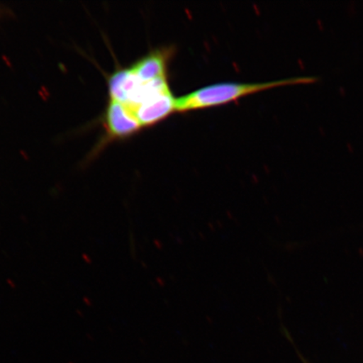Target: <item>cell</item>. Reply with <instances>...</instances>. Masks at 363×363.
Listing matches in <instances>:
<instances>
[{
  "label": "cell",
  "instance_id": "obj_3",
  "mask_svg": "<svg viewBox=\"0 0 363 363\" xmlns=\"http://www.w3.org/2000/svg\"><path fill=\"white\" fill-rule=\"evenodd\" d=\"M176 99L170 91L140 104L130 113L144 128L157 123L176 111Z\"/></svg>",
  "mask_w": 363,
  "mask_h": 363
},
{
  "label": "cell",
  "instance_id": "obj_4",
  "mask_svg": "<svg viewBox=\"0 0 363 363\" xmlns=\"http://www.w3.org/2000/svg\"><path fill=\"white\" fill-rule=\"evenodd\" d=\"M169 50H156L147 56L140 58L130 68L139 79L143 81H152L167 76Z\"/></svg>",
  "mask_w": 363,
  "mask_h": 363
},
{
  "label": "cell",
  "instance_id": "obj_1",
  "mask_svg": "<svg viewBox=\"0 0 363 363\" xmlns=\"http://www.w3.org/2000/svg\"><path fill=\"white\" fill-rule=\"evenodd\" d=\"M314 77H303L262 84L223 83L208 86L176 99V111L184 112L198 108L220 106L246 95L280 86L311 83Z\"/></svg>",
  "mask_w": 363,
  "mask_h": 363
},
{
  "label": "cell",
  "instance_id": "obj_2",
  "mask_svg": "<svg viewBox=\"0 0 363 363\" xmlns=\"http://www.w3.org/2000/svg\"><path fill=\"white\" fill-rule=\"evenodd\" d=\"M103 124L106 134L98 150L115 140L128 138L143 129L138 120L123 104L112 99H108Z\"/></svg>",
  "mask_w": 363,
  "mask_h": 363
},
{
  "label": "cell",
  "instance_id": "obj_5",
  "mask_svg": "<svg viewBox=\"0 0 363 363\" xmlns=\"http://www.w3.org/2000/svg\"><path fill=\"white\" fill-rule=\"evenodd\" d=\"M6 11L4 10V9L0 8V16H2L4 15H6Z\"/></svg>",
  "mask_w": 363,
  "mask_h": 363
}]
</instances>
